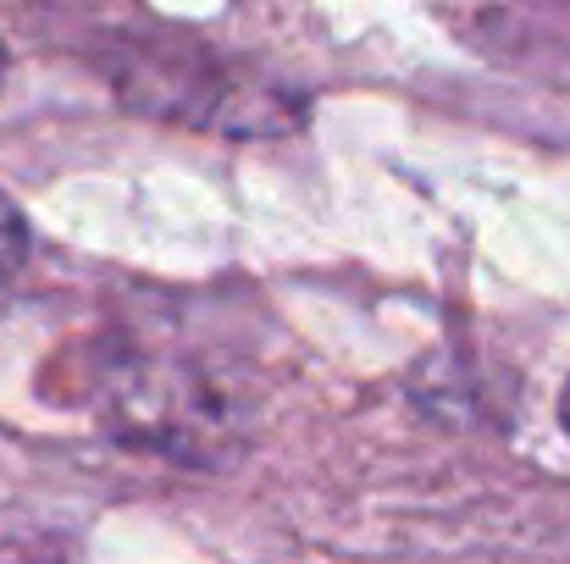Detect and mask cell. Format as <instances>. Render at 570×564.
Wrapping results in <instances>:
<instances>
[{"mask_svg":"<svg viewBox=\"0 0 570 564\" xmlns=\"http://www.w3.org/2000/svg\"><path fill=\"white\" fill-rule=\"evenodd\" d=\"M22 260H28V221H22V210L0 194V277H11Z\"/></svg>","mask_w":570,"mask_h":564,"instance_id":"1","label":"cell"},{"mask_svg":"<svg viewBox=\"0 0 570 564\" xmlns=\"http://www.w3.org/2000/svg\"><path fill=\"white\" fill-rule=\"evenodd\" d=\"M560 415H566V426H570V382H566V393H560Z\"/></svg>","mask_w":570,"mask_h":564,"instance_id":"2","label":"cell"},{"mask_svg":"<svg viewBox=\"0 0 570 564\" xmlns=\"http://www.w3.org/2000/svg\"><path fill=\"white\" fill-rule=\"evenodd\" d=\"M0 83H6V44H0Z\"/></svg>","mask_w":570,"mask_h":564,"instance_id":"3","label":"cell"}]
</instances>
